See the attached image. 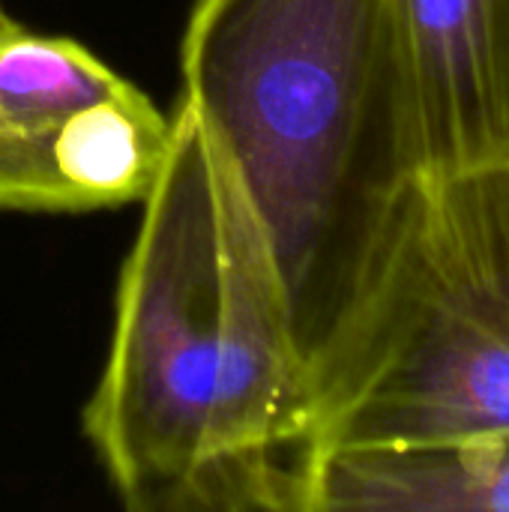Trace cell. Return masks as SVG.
Instances as JSON below:
<instances>
[{
	"mask_svg": "<svg viewBox=\"0 0 509 512\" xmlns=\"http://www.w3.org/2000/svg\"><path fill=\"white\" fill-rule=\"evenodd\" d=\"M81 426L132 512H309L315 393L231 159L180 102Z\"/></svg>",
	"mask_w": 509,
	"mask_h": 512,
	"instance_id": "1",
	"label": "cell"
},
{
	"mask_svg": "<svg viewBox=\"0 0 509 512\" xmlns=\"http://www.w3.org/2000/svg\"><path fill=\"white\" fill-rule=\"evenodd\" d=\"M180 81L261 222L315 387L420 177L393 0H192Z\"/></svg>",
	"mask_w": 509,
	"mask_h": 512,
	"instance_id": "2",
	"label": "cell"
},
{
	"mask_svg": "<svg viewBox=\"0 0 509 512\" xmlns=\"http://www.w3.org/2000/svg\"><path fill=\"white\" fill-rule=\"evenodd\" d=\"M312 390L315 456L509 435V153L414 180Z\"/></svg>",
	"mask_w": 509,
	"mask_h": 512,
	"instance_id": "3",
	"label": "cell"
},
{
	"mask_svg": "<svg viewBox=\"0 0 509 512\" xmlns=\"http://www.w3.org/2000/svg\"><path fill=\"white\" fill-rule=\"evenodd\" d=\"M171 117L69 36L0 30V210L93 213L141 204Z\"/></svg>",
	"mask_w": 509,
	"mask_h": 512,
	"instance_id": "4",
	"label": "cell"
},
{
	"mask_svg": "<svg viewBox=\"0 0 509 512\" xmlns=\"http://www.w3.org/2000/svg\"><path fill=\"white\" fill-rule=\"evenodd\" d=\"M420 174L509 153V0H393Z\"/></svg>",
	"mask_w": 509,
	"mask_h": 512,
	"instance_id": "5",
	"label": "cell"
},
{
	"mask_svg": "<svg viewBox=\"0 0 509 512\" xmlns=\"http://www.w3.org/2000/svg\"><path fill=\"white\" fill-rule=\"evenodd\" d=\"M509 512V435L315 456L309 512Z\"/></svg>",
	"mask_w": 509,
	"mask_h": 512,
	"instance_id": "6",
	"label": "cell"
},
{
	"mask_svg": "<svg viewBox=\"0 0 509 512\" xmlns=\"http://www.w3.org/2000/svg\"><path fill=\"white\" fill-rule=\"evenodd\" d=\"M9 24H12V18L6 15V9H3V0H0V30H3V27H9Z\"/></svg>",
	"mask_w": 509,
	"mask_h": 512,
	"instance_id": "7",
	"label": "cell"
}]
</instances>
